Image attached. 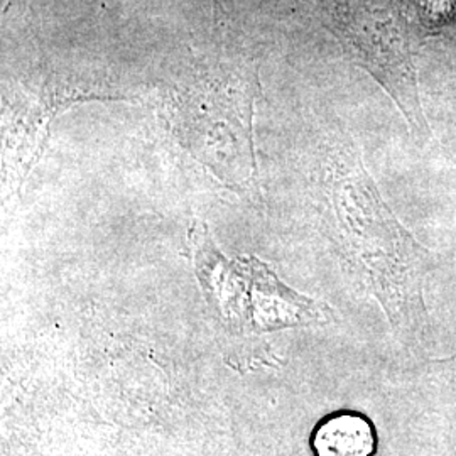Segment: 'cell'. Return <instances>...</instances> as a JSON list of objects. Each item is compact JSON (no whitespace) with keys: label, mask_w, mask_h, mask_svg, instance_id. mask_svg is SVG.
I'll return each mask as SVG.
<instances>
[{"label":"cell","mask_w":456,"mask_h":456,"mask_svg":"<svg viewBox=\"0 0 456 456\" xmlns=\"http://www.w3.org/2000/svg\"><path fill=\"white\" fill-rule=\"evenodd\" d=\"M318 195L326 232L377 297L397 338L412 350L424 348L433 335L424 288L436 256L394 215L359 144L342 129L322 149Z\"/></svg>","instance_id":"6da1fadb"},{"label":"cell","mask_w":456,"mask_h":456,"mask_svg":"<svg viewBox=\"0 0 456 456\" xmlns=\"http://www.w3.org/2000/svg\"><path fill=\"white\" fill-rule=\"evenodd\" d=\"M257 75L215 65L196 68L173 83L161 114L181 147L228 190L259 195L254 141Z\"/></svg>","instance_id":"7a4b0ae2"},{"label":"cell","mask_w":456,"mask_h":456,"mask_svg":"<svg viewBox=\"0 0 456 456\" xmlns=\"http://www.w3.org/2000/svg\"><path fill=\"white\" fill-rule=\"evenodd\" d=\"M188 239L205 297L228 328L261 333L330 320L326 305L286 286L259 259L225 257L207 224L195 222Z\"/></svg>","instance_id":"3957f363"},{"label":"cell","mask_w":456,"mask_h":456,"mask_svg":"<svg viewBox=\"0 0 456 456\" xmlns=\"http://www.w3.org/2000/svg\"><path fill=\"white\" fill-rule=\"evenodd\" d=\"M333 19L357 63L395 102L416 144L426 146L431 129L421 103L412 41L387 0H335Z\"/></svg>","instance_id":"277c9868"},{"label":"cell","mask_w":456,"mask_h":456,"mask_svg":"<svg viewBox=\"0 0 456 456\" xmlns=\"http://www.w3.org/2000/svg\"><path fill=\"white\" fill-rule=\"evenodd\" d=\"M92 98H107L77 86L11 88L4 117V183L11 193L24 184L48 142L49 126L63 109Z\"/></svg>","instance_id":"5b68a950"},{"label":"cell","mask_w":456,"mask_h":456,"mask_svg":"<svg viewBox=\"0 0 456 456\" xmlns=\"http://www.w3.org/2000/svg\"><path fill=\"white\" fill-rule=\"evenodd\" d=\"M379 446L372 419L352 409L333 411L314 424L310 435L313 456H375Z\"/></svg>","instance_id":"8992f818"},{"label":"cell","mask_w":456,"mask_h":456,"mask_svg":"<svg viewBox=\"0 0 456 456\" xmlns=\"http://www.w3.org/2000/svg\"><path fill=\"white\" fill-rule=\"evenodd\" d=\"M438 363H441L450 374H453L456 377V355H453V357H450V359H444V360H436Z\"/></svg>","instance_id":"52a82bcc"},{"label":"cell","mask_w":456,"mask_h":456,"mask_svg":"<svg viewBox=\"0 0 456 456\" xmlns=\"http://www.w3.org/2000/svg\"><path fill=\"white\" fill-rule=\"evenodd\" d=\"M452 98H453V102H452V114H453V122H455L456 126V80L455 85H453V90H452Z\"/></svg>","instance_id":"ba28073f"},{"label":"cell","mask_w":456,"mask_h":456,"mask_svg":"<svg viewBox=\"0 0 456 456\" xmlns=\"http://www.w3.org/2000/svg\"><path fill=\"white\" fill-rule=\"evenodd\" d=\"M213 4H215V14H218V12H224V7H222V0H213Z\"/></svg>","instance_id":"9c48e42d"}]
</instances>
